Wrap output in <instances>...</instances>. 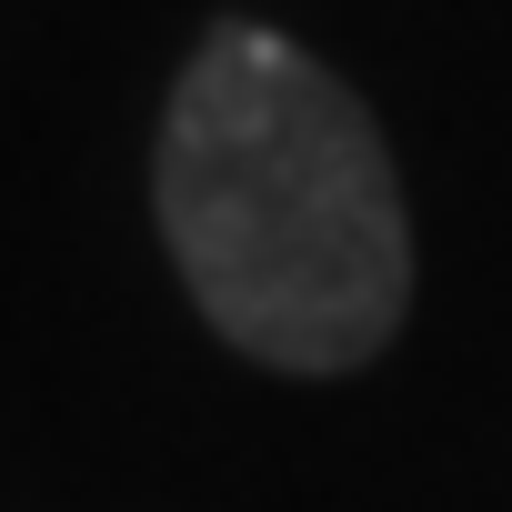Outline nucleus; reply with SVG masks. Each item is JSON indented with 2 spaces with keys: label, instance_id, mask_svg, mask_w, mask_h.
I'll return each instance as SVG.
<instances>
[{
  "label": "nucleus",
  "instance_id": "1",
  "mask_svg": "<svg viewBox=\"0 0 512 512\" xmlns=\"http://www.w3.org/2000/svg\"><path fill=\"white\" fill-rule=\"evenodd\" d=\"M161 241L221 342L352 372L402 332L412 231L372 111L282 31L221 21L161 111Z\"/></svg>",
  "mask_w": 512,
  "mask_h": 512
}]
</instances>
